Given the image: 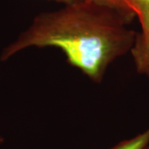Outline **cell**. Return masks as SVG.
Here are the masks:
<instances>
[{
  "label": "cell",
  "instance_id": "obj_3",
  "mask_svg": "<svg viewBox=\"0 0 149 149\" xmlns=\"http://www.w3.org/2000/svg\"><path fill=\"white\" fill-rule=\"evenodd\" d=\"M149 144V127L130 139H125L109 149H144Z\"/></svg>",
  "mask_w": 149,
  "mask_h": 149
},
{
  "label": "cell",
  "instance_id": "obj_7",
  "mask_svg": "<svg viewBox=\"0 0 149 149\" xmlns=\"http://www.w3.org/2000/svg\"><path fill=\"white\" fill-rule=\"evenodd\" d=\"M2 141H3V138L1 137V136H0V144H1V143H2Z\"/></svg>",
  "mask_w": 149,
  "mask_h": 149
},
{
  "label": "cell",
  "instance_id": "obj_6",
  "mask_svg": "<svg viewBox=\"0 0 149 149\" xmlns=\"http://www.w3.org/2000/svg\"><path fill=\"white\" fill-rule=\"evenodd\" d=\"M53 1H57V2H59V3H64V5H67V4H70V3L77 2V1H81V0H53Z\"/></svg>",
  "mask_w": 149,
  "mask_h": 149
},
{
  "label": "cell",
  "instance_id": "obj_2",
  "mask_svg": "<svg viewBox=\"0 0 149 149\" xmlns=\"http://www.w3.org/2000/svg\"><path fill=\"white\" fill-rule=\"evenodd\" d=\"M130 51L137 72L149 77V26L141 28V32L136 33Z\"/></svg>",
  "mask_w": 149,
  "mask_h": 149
},
{
  "label": "cell",
  "instance_id": "obj_8",
  "mask_svg": "<svg viewBox=\"0 0 149 149\" xmlns=\"http://www.w3.org/2000/svg\"><path fill=\"white\" fill-rule=\"evenodd\" d=\"M144 149H149V145H147V146L145 147Z\"/></svg>",
  "mask_w": 149,
  "mask_h": 149
},
{
  "label": "cell",
  "instance_id": "obj_4",
  "mask_svg": "<svg viewBox=\"0 0 149 149\" xmlns=\"http://www.w3.org/2000/svg\"><path fill=\"white\" fill-rule=\"evenodd\" d=\"M99 3L109 6L126 15L132 20L137 16V11L132 0H94Z\"/></svg>",
  "mask_w": 149,
  "mask_h": 149
},
{
  "label": "cell",
  "instance_id": "obj_5",
  "mask_svg": "<svg viewBox=\"0 0 149 149\" xmlns=\"http://www.w3.org/2000/svg\"><path fill=\"white\" fill-rule=\"evenodd\" d=\"M141 28L149 26V0H132Z\"/></svg>",
  "mask_w": 149,
  "mask_h": 149
},
{
  "label": "cell",
  "instance_id": "obj_1",
  "mask_svg": "<svg viewBox=\"0 0 149 149\" xmlns=\"http://www.w3.org/2000/svg\"><path fill=\"white\" fill-rule=\"evenodd\" d=\"M133 20L117 9L94 0H81L37 16L30 26L1 53L6 60L25 48H60L72 66L96 83L108 67L130 51L136 33Z\"/></svg>",
  "mask_w": 149,
  "mask_h": 149
}]
</instances>
